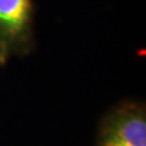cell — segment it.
Here are the masks:
<instances>
[{
	"mask_svg": "<svg viewBox=\"0 0 146 146\" xmlns=\"http://www.w3.org/2000/svg\"><path fill=\"white\" fill-rule=\"evenodd\" d=\"M33 40L32 0H0V63L25 54Z\"/></svg>",
	"mask_w": 146,
	"mask_h": 146,
	"instance_id": "cell-1",
	"label": "cell"
},
{
	"mask_svg": "<svg viewBox=\"0 0 146 146\" xmlns=\"http://www.w3.org/2000/svg\"><path fill=\"white\" fill-rule=\"evenodd\" d=\"M98 146H146V111L136 102L122 104L105 116Z\"/></svg>",
	"mask_w": 146,
	"mask_h": 146,
	"instance_id": "cell-2",
	"label": "cell"
}]
</instances>
